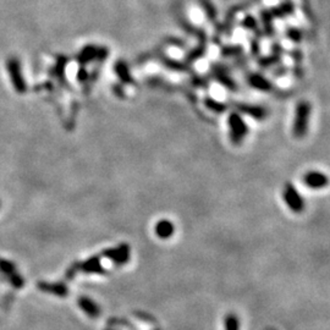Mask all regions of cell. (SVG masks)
I'll return each instance as SVG.
<instances>
[{"instance_id": "obj_5", "label": "cell", "mask_w": 330, "mask_h": 330, "mask_svg": "<svg viewBox=\"0 0 330 330\" xmlns=\"http://www.w3.org/2000/svg\"><path fill=\"white\" fill-rule=\"evenodd\" d=\"M239 109L242 113L251 115L256 120H264L265 116L268 115V112L263 107H257V105H247V104H239Z\"/></svg>"}, {"instance_id": "obj_2", "label": "cell", "mask_w": 330, "mask_h": 330, "mask_svg": "<svg viewBox=\"0 0 330 330\" xmlns=\"http://www.w3.org/2000/svg\"><path fill=\"white\" fill-rule=\"evenodd\" d=\"M229 128H230V139L233 145H240L246 138L248 133V127L241 115L236 113H231L229 116Z\"/></svg>"}, {"instance_id": "obj_9", "label": "cell", "mask_w": 330, "mask_h": 330, "mask_svg": "<svg viewBox=\"0 0 330 330\" xmlns=\"http://www.w3.org/2000/svg\"><path fill=\"white\" fill-rule=\"evenodd\" d=\"M239 319L235 314L230 313L225 318V330H239Z\"/></svg>"}, {"instance_id": "obj_10", "label": "cell", "mask_w": 330, "mask_h": 330, "mask_svg": "<svg viewBox=\"0 0 330 330\" xmlns=\"http://www.w3.org/2000/svg\"><path fill=\"white\" fill-rule=\"evenodd\" d=\"M206 104H207V107L209 108V109L214 110V112L223 113L224 110H225V105L219 103V102L213 101V99H208V101H206Z\"/></svg>"}, {"instance_id": "obj_7", "label": "cell", "mask_w": 330, "mask_h": 330, "mask_svg": "<svg viewBox=\"0 0 330 330\" xmlns=\"http://www.w3.org/2000/svg\"><path fill=\"white\" fill-rule=\"evenodd\" d=\"M156 232L159 238L168 239L173 236L174 233V224L169 220H162L157 224Z\"/></svg>"}, {"instance_id": "obj_3", "label": "cell", "mask_w": 330, "mask_h": 330, "mask_svg": "<svg viewBox=\"0 0 330 330\" xmlns=\"http://www.w3.org/2000/svg\"><path fill=\"white\" fill-rule=\"evenodd\" d=\"M282 197H284L285 203L288 207L295 213H301L305 209V201L301 197L300 192L295 188L293 183H286L282 192Z\"/></svg>"}, {"instance_id": "obj_1", "label": "cell", "mask_w": 330, "mask_h": 330, "mask_svg": "<svg viewBox=\"0 0 330 330\" xmlns=\"http://www.w3.org/2000/svg\"><path fill=\"white\" fill-rule=\"evenodd\" d=\"M309 116H311V104L308 102H300L296 107L294 120V136L296 138H302L307 133Z\"/></svg>"}, {"instance_id": "obj_6", "label": "cell", "mask_w": 330, "mask_h": 330, "mask_svg": "<svg viewBox=\"0 0 330 330\" xmlns=\"http://www.w3.org/2000/svg\"><path fill=\"white\" fill-rule=\"evenodd\" d=\"M9 71H10L11 78H13V82L16 86V89L19 92H23L25 90V84H23V80L21 78V75H20V65L17 63V60H10L9 61Z\"/></svg>"}, {"instance_id": "obj_4", "label": "cell", "mask_w": 330, "mask_h": 330, "mask_svg": "<svg viewBox=\"0 0 330 330\" xmlns=\"http://www.w3.org/2000/svg\"><path fill=\"white\" fill-rule=\"evenodd\" d=\"M303 182L312 190H322L329 185V177L320 171L311 170L303 175Z\"/></svg>"}, {"instance_id": "obj_8", "label": "cell", "mask_w": 330, "mask_h": 330, "mask_svg": "<svg viewBox=\"0 0 330 330\" xmlns=\"http://www.w3.org/2000/svg\"><path fill=\"white\" fill-rule=\"evenodd\" d=\"M248 82H250L251 86L255 87L256 89L265 90V92H268V90L271 89V83L269 81L265 80V78L261 75H252L250 78H248Z\"/></svg>"}]
</instances>
